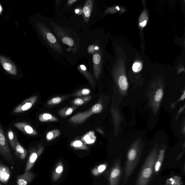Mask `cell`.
<instances>
[{"label":"cell","instance_id":"1","mask_svg":"<svg viewBox=\"0 0 185 185\" xmlns=\"http://www.w3.org/2000/svg\"><path fill=\"white\" fill-rule=\"evenodd\" d=\"M156 150H154L146 159L140 173L136 185H147L153 174L157 157Z\"/></svg>","mask_w":185,"mask_h":185},{"label":"cell","instance_id":"2","mask_svg":"<svg viewBox=\"0 0 185 185\" xmlns=\"http://www.w3.org/2000/svg\"><path fill=\"white\" fill-rule=\"evenodd\" d=\"M36 26L46 44L54 51L62 54L63 51L60 44L48 27L39 22H37Z\"/></svg>","mask_w":185,"mask_h":185},{"label":"cell","instance_id":"3","mask_svg":"<svg viewBox=\"0 0 185 185\" xmlns=\"http://www.w3.org/2000/svg\"><path fill=\"white\" fill-rule=\"evenodd\" d=\"M102 108L101 104H95L87 111L79 113L73 116L70 119V121L74 124L83 123L92 115L100 112Z\"/></svg>","mask_w":185,"mask_h":185},{"label":"cell","instance_id":"4","mask_svg":"<svg viewBox=\"0 0 185 185\" xmlns=\"http://www.w3.org/2000/svg\"><path fill=\"white\" fill-rule=\"evenodd\" d=\"M0 153L6 160L12 165H14L15 162L8 141L5 135L0 126Z\"/></svg>","mask_w":185,"mask_h":185},{"label":"cell","instance_id":"5","mask_svg":"<svg viewBox=\"0 0 185 185\" xmlns=\"http://www.w3.org/2000/svg\"><path fill=\"white\" fill-rule=\"evenodd\" d=\"M51 26L55 33L64 44L70 47H74L75 45V42L74 38L71 37V35L65 32L64 29H62L57 25L55 24L54 23H52Z\"/></svg>","mask_w":185,"mask_h":185},{"label":"cell","instance_id":"6","mask_svg":"<svg viewBox=\"0 0 185 185\" xmlns=\"http://www.w3.org/2000/svg\"><path fill=\"white\" fill-rule=\"evenodd\" d=\"M122 174L120 161H116L114 163L110 171L109 180L110 185H119Z\"/></svg>","mask_w":185,"mask_h":185},{"label":"cell","instance_id":"7","mask_svg":"<svg viewBox=\"0 0 185 185\" xmlns=\"http://www.w3.org/2000/svg\"><path fill=\"white\" fill-rule=\"evenodd\" d=\"M0 63L3 68L8 74L13 75L17 74V69L15 65L10 59L0 55Z\"/></svg>","mask_w":185,"mask_h":185},{"label":"cell","instance_id":"8","mask_svg":"<svg viewBox=\"0 0 185 185\" xmlns=\"http://www.w3.org/2000/svg\"><path fill=\"white\" fill-rule=\"evenodd\" d=\"M35 177V175L30 170L25 172L17 177L16 180L17 185H28L33 179Z\"/></svg>","mask_w":185,"mask_h":185},{"label":"cell","instance_id":"9","mask_svg":"<svg viewBox=\"0 0 185 185\" xmlns=\"http://www.w3.org/2000/svg\"><path fill=\"white\" fill-rule=\"evenodd\" d=\"M101 56L100 54L97 52L94 54L92 56V61L93 66V72L94 76L96 79H98L99 77L100 72V64L101 62Z\"/></svg>","mask_w":185,"mask_h":185},{"label":"cell","instance_id":"10","mask_svg":"<svg viewBox=\"0 0 185 185\" xmlns=\"http://www.w3.org/2000/svg\"><path fill=\"white\" fill-rule=\"evenodd\" d=\"M42 149H41L38 152H34L31 154L25 167V172H28L32 168L38 159V156L42 153Z\"/></svg>","mask_w":185,"mask_h":185},{"label":"cell","instance_id":"11","mask_svg":"<svg viewBox=\"0 0 185 185\" xmlns=\"http://www.w3.org/2000/svg\"><path fill=\"white\" fill-rule=\"evenodd\" d=\"M10 176L11 172L9 168L0 162V181L4 183H7Z\"/></svg>","mask_w":185,"mask_h":185},{"label":"cell","instance_id":"12","mask_svg":"<svg viewBox=\"0 0 185 185\" xmlns=\"http://www.w3.org/2000/svg\"><path fill=\"white\" fill-rule=\"evenodd\" d=\"M78 69L85 76L91 85L92 88H94L95 87V81L91 74L86 69V67L84 65H81L78 67Z\"/></svg>","mask_w":185,"mask_h":185},{"label":"cell","instance_id":"13","mask_svg":"<svg viewBox=\"0 0 185 185\" xmlns=\"http://www.w3.org/2000/svg\"><path fill=\"white\" fill-rule=\"evenodd\" d=\"M93 1L92 0L87 1L83 6V13L85 20L86 21L88 20L90 17L92 9Z\"/></svg>","mask_w":185,"mask_h":185},{"label":"cell","instance_id":"14","mask_svg":"<svg viewBox=\"0 0 185 185\" xmlns=\"http://www.w3.org/2000/svg\"><path fill=\"white\" fill-rule=\"evenodd\" d=\"M165 153V150L164 149H162L160 151L159 156L156 157L154 167V171L156 172H159L161 168Z\"/></svg>","mask_w":185,"mask_h":185},{"label":"cell","instance_id":"15","mask_svg":"<svg viewBox=\"0 0 185 185\" xmlns=\"http://www.w3.org/2000/svg\"><path fill=\"white\" fill-rule=\"evenodd\" d=\"M82 141L88 144H92L95 143L96 140V137L95 132L92 131H90L84 135L82 138Z\"/></svg>","mask_w":185,"mask_h":185},{"label":"cell","instance_id":"16","mask_svg":"<svg viewBox=\"0 0 185 185\" xmlns=\"http://www.w3.org/2000/svg\"><path fill=\"white\" fill-rule=\"evenodd\" d=\"M16 154L20 159L24 160L26 158L27 152L21 145L20 143L17 142L15 147Z\"/></svg>","mask_w":185,"mask_h":185},{"label":"cell","instance_id":"17","mask_svg":"<svg viewBox=\"0 0 185 185\" xmlns=\"http://www.w3.org/2000/svg\"><path fill=\"white\" fill-rule=\"evenodd\" d=\"M39 119L42 122H56L58 121L57 118L49 113H44L40 115Z\"/></svg>","mask_w":185,"mask_h":185},{"label":"cell","instance_id":"18","mask_svg":"<svg viewBox=\"0 0 185 185\" xmlns=\"http://www.w3.org/2000/svg\"><path fill=\"white\" fill-rule=\"evenodd\" d=\"M63 170V166L61 162H59L56 166L53 174V180H56L62 174Z\"/></svg>","mask_w":185,"mask_h":185},{"label":"cell","instance_id":"19","mask_svg":"<svg viewBox=\"0 0 185 185\" xmlns=\"http://www.w3.org/2000/svg\"><path fill=\"white\" fill-rule=\"evenodd\" d=\"M119 86L122 90H126L128 89V84L127 78L125 76H122L119 77Z\"/></svg>","mask_w":185,"mask_h":185},{"label":"cell","instance_id":"20","mask_svg":"<svg viewBox=\"0 0 185 185\" xmlns=\"http://www.w3.org/2000/svg\"><path fill=\"white\" fill-rule=\"evenodd\" d=\"M60 131L58 129H54L49 132L46 135V139L48 141L54 139L60 135Z\"/></svg>","mask_w":185,"mask_h":185},{"label":"cell","instance_id":"21","mask_svg":"<svg viewBox=\"0 0 185 185\" xmlns=\"http://www.w3.org/2000/svg\"><path fill=\"white\" fill-rule=\"evenodd\" d=\"M71 147L77 150H86L87 147L80 140H76L71 144Z\"/></svg>","mask_w":185,"mask_h":185},{"label":"cell","instance_id":"22","mask_svg":"<svg viewBox=\"0 0 185 185\" xmlns=\"http://www.w3.org/2000/svg\"><path fill=\"white\" fill-rule=\"evenodd\" d=\"M107 165L106 164H102L97 167V168H94L92 170V173L95 176H97L102 173L105 170Z\"/></svg>","mask_w":185,"mask_h":185},{"label":"cell","instance_id":"23","mask_svg":"<svg viewBox=\"0 0 185 185\" xmlns=\"http://www.w3.org/2000/svg\"><path fill=\"white\" fill-rule=\"evenodd\" d=\"M8 136L12 148L13 150H15L16 146L17 141V139L14 138L15 136L13 131H10L9 132H8Z\"/></svg>","mask_w":185,"mask_h":185},{"label":"cell","instance_id":"24","mask_svg":"<svg viewBox=\"0 0 185 185\" xmlns=\"http://www.w3.org/2000/svg\"><path fill=\"white\" fill-rule=\"evenodd\" d=\"M91 98L90 96L84 97L83 98H77L74 100V104L76 105L81 106L90 100Z\"/></svg>","mask_w":185,"mask_h":185},{"label":"cell","instance_id":"25","mask_svg":"<svg viewBox=\"0 0 185 185\" xmlns=\"http://www.w3.org/2000/svg\"><path fill=\"white\" fill-rule=\"evenodd\" d=\"M74 108L71 107H69L67 109L65 108L59 112L60 115L63 116V117H65V116L71 115L74 111Z\"/></svg>","mask_w":185,"mask_h":185},{"label":"cell","instance_id":"26","mask_svg":"<svg viewBox=\"0 0 185 185\" xmlns=\"http://www.w3.org/2000/svg\"><path fill=\"white\" fill-rule=\"evenodd\" d=\"M37 98V97L35 96V98L31 102H27L24 104L22 107V110L23 111H25L30 109L32 107L33 104L35 103Z\"/></svg>","mask_w":185,"mask_h":185},{"label":"cell","instance_id":"27","mask_svg":"<svg viewBox=\"0 0 185 185\" xmlns=\"http://www.w3.org/2000/svg\"><path fill=\"white\" fill-rule=\"evenodd\" d=\"M99 49V47L98 46H97L95 45H91L88 47V52L90 54H92L97 52Z\"/></svg>","mask_w":185,"mask_h":185},{"label":"cell","instance_id":"28","mask_svg":"<svg viewBox=\"0 0 185 185\" xmlns=\"http://www.w3.org/2000/svg\"><path fill=\"white\" fill-rule=\"evenodd\" d=\"M62 101V98L60 97H56L51 98L48 102H47V104L49 105H54L60 103Z\"/></svg>","mask_w":185,"mask_h":185},{"label":"cell","instance_id":"29","mask_svg":"<svg viewBox=\"0 0 185 185\" xmlns=\"http://www.w3.org/2000/svg\"><path fill=\"white\" fill-rule=\"evenodd\" d=\"M142 68V64L140 62H136L133 65V70L135 72L140 71Z\"/></svg>","mask_w":185,"mask_h":185},{"label":"cell","instance_id":"30","mask_svg":"<svg viewBox=\"0 0 185 185\" xmlns=\"http://www.w3.org/2000/svg\"><path fill=\"white\" fill-rule=\"evenodd\" d=\"M163 95V91L162 89H160L156 91L154 97L155 100L156 102H159L161 99Z\"/></svg>","mask_w":185,"mask_h":185},{"label":"cell","instance_id":"31","mask_svg":"<svg viewBox=\"0 0 185 185\" xmlns=\"http://www.w3.org/2000/svg\"><path fill=\"white\" fill-rule=\"evenodd\" d=\"M90 91L88 89L85 88L82 89L79 92H77L75 95L76 96H81L83 95H89L90 94Z\"/></svg>","mask_w":185,"mask_h":185},{"label":"cell","instance_id":"32","mask_svg":"<svg viewBox=\"0 0 185 185\" xmlns=\"http://www.w3.org/2000/svg\"><path fill=\"white\" fill-rule=\"evenodd\" d=\"M24 130L25 132L29 134H32V135H37V132L31 127L27 125L25 127Z\"/></svg>","mask_w":185,"mask_h":185},{"label":"cell","instance_id":"33","mask_svg":"<svg viewBox=\"0 0 185 185\" xmlns=\"http://www.w3.org/2000/svg\"><path fill=\"white\" fill-rule=\"evenodd\" d=\"M77 0H68L67 1V5L71 6L74 4V3L77 2Z\"/></svg>","mask_w":185,"mask_h":185},{"label":"cell","instance_id":"34","mask_svg":"<svg viewBox=\"0 0 185 185\" xmlns=\"http://www.w3.org/2000/svg\"><path fill=\"white\" fill-rule=\"evenodd\" d=\"M146 24H147V21L145 20L144 22H142L140 23V26L141 27H144L146 25Z\"/></svg>","mask_w":185,"mask_h":185},{"label":"cell","instance_id":"35","mask_svg":"<svg viewBox=\"0 0 185 185\" xmlns=\"http://www.w3.org/2000/svg\"><path fill=\"white\" fill-rule=\"evenodd\" d=\"M3 10V9L2 6L1 5V4H0V14H2V11Z\"/></svg>","mask_w":185,"mask_h":185},{"label":"cell","instance_id":"36","mask_svg":"<svg viewBox=\"0 0 185 185\" xmlns=\"http://www.w3.org/2000/svg\"><path fill=\"white\" fill-rule=\"evenodd\" d=\"M97 131H98V132H99L100 133L102 134H104L103 132V131L102 130H101L100 129H97Z\"/></svg>","mask_w":185,"mask_h":185},{"label":"cell","instance_id":"37","mask_svg":"<svg viewBox=\"0 0 185 185\" xmlns=\"http://www.w3.org/2000/svg\"><path fill=\"white\" fill-rule=\"evenodd\" d=\"M185 98V92L183 94V96H182V98H181V99L182 100H183Z\"/></svg>","mask_w":185,"mask_h":185},{"label":"cell","instance_id":"38","mask_svg":"<svg viewBox=\"0 0 185 185\" xmlns=\"http://www.w3.org/2000/svg\"><path fill=\"white\" fill-rule=\"evenodd\" d=\"M80 10L79 9H76L75 10V12L76 13H78L79 12Z\"/></svg>","mask_w":185,"mask_h":185},{"label":"cell","instance_id":"39","mask_svg":"<svg viewBox=\"0 0 185 185\" xmlns=\"http://www.w3.org/2000/svg\"><path fill=\"white\" fill-rule=\"evenodd\" d=\"M116 8L118 10H120V9H119V7H118V6H117V7H116Z\"/></svg>","mask_w":185,"mask_h":185},{"label":"cell","instance_id":"40","mask_svg":"<svg viewBox=\"0 0 185 185\" xmlns=\"http://www.w3.org/2000/svg\"><path fill=\"white\" fill-rule=\"evenodd\" d=\"M0 185H1V184H0Z\"/></svg>","mask_w":185,"mask_h":185}]
</instances>
